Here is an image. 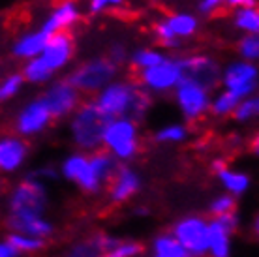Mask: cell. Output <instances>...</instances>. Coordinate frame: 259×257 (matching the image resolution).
Masks as SVG:
<instances>
[{
	"label": "cell",
	"instance_id": "obj_1",
	"mask_svg": "<svg viewBox=\"0 0 259 257\" xmlns=\"http://www.w3.org/2000/svg\"><path fill=\"white\" fill-rule=\"evenodd\" d=\"M91 100L107 120L134 118L136 122H141L152 107V96L137 81L130 79L113 81Z\"/></svg>",
	"mask_w": 259,
	"mask_h": 257
},
{
	"label": "cell",
	"instance_id": "obj_2",
	"mask_svg": "<svg viewBox=\"0 0 259 257\" xmlns=\"http://www.w3.org/2000/svg\"><path fill=\"white\" fill-rule=\"evenodd\" d=\"M107 126L105 118L92 100L81 103L73 115L68 118V137L79 152H98L104 148V132Z\"/></svg>",
	"mask_w": 259,
	"mask_h": 257
},
{
	"label": "cell",
	"instance_id": "obj_3",
	"mask_svg": "<svg viewBox=\"0 0 259 257\" xmlns=\"http://www.w3.org/2000/svg\"><path fill=\"white\" fill-rule=\"evenodd\" d=\"M118 68L109 57H91L81 64L71 68L66 79L70 81L83 96L94 98L98 92L118 79Z\"/></svg>",
	"mask_w": 259,
	"mask_h": 257
},
{
	"label": "cell",
	"instance_id": "obj_4",
	"mask_svg": "<svg viewBox=\"0 0 259 257\" xmlns=\"http://www.w3.org/2000/svg\"><path fill=\"white\" fill-rule=\"evenodd\" d=\"M201 28L199 17L192 12H173L158 19L152 26L156 41L163 51H177L194 39Z\"/></svg>",
	"mask_w": 259,
	"mask_h": 257
},
{
	"label": "cell",
	"instance_id": "obj_5",
	"mask_svg": "<svg viewBox=\"0 0 259 257\" xmlns=\"http://www.w3.org/2000/svg\"><path fill=\"white\" fill-rule=\"evenodd\" d=\"M104 150L115 156L120 163L136 160L141 152V132L139 122L134 118H113L107 120L104 132Z\"/></svg>",
	"mask_w": 259,
	"mask_h": 257
},
{
	"label": "cell",
	"instance_id": "obj_6",
	"mask_svg": "<svg viewBox=\"0 0 259 257\" xmlns=\"http://www.w3.org/2000/svg\"><path fill=\"white\" fill-rule=\"evenodd\" d=\"M47 208V190L41 180L26 177L17 182L8 197V218H36Z\"/></svg>",
	"mask_w": 259,
	"mask_h": 257
},
{
	"label": "cell",
	"instance_id": "obj_7",
	"mask_svg": "<svg viewBox=\"0 0 259 257\" xmlns=\"http://www.w3.org/2000/svg\"><path fill=\"white\" fill-rule=\"evenodd\" d=\"M184 77H186L184 55H171L162 64L137 73V83L150 96H165L173 94L177 87L184 81Z\"/></svg>",
	"mask_w": 259,
	"mask_h": 257
},
{
	"label": "cell",
	"instance_id": "obj_8",
	"mask_svg": "<svg viewBox=\"0 0 259 257\" xmlns=\"http://www.w3.org/2000/svg\"><path fill=\"white\" fill-rule=\"evenodd\" d=\"M53 115L47 103L44 102L41 96L30 98V100H25L19 107L15 109V113L12 115V134L19 135L23 139H32V137H38L44 132L51 128L53 124Z\"/></svg>",
	"mask_w": 259,
	"mask_h": 257
},
{
	"label": "cell",
	"instance_id": "obj_9",
	"mask_svg": "<svg viewBox=\"0 0 259 257\" xmlns=\"http://www.w3.org/2000/svg\"><path fill=\"white\" fill-rule=\"evenodd\" d=\"M212 94V90L207 89L205 84L197 83L192 77H184V81L177 87L171 96L184 122L194 124L210 113Z\"/></svg>",
	"mask_w": 259,
	"mask_h": 257
},
{
	"label": "cell",
	"instance_id": "obj_10",
	"mask_svg": "<svg viewBox=\"0 0 259 257\" xmlns=\"http://www.w3.org/2000/svg\"><path fill=\"white\" fill-rule=\"evenodd\" d=\"M220 89L229 90L240 100L253 96L259 92V66L240 60V58H231L227 60L222 68V81Z\"/></svg>",
	"mask_w": 259,
	"mask_h": 257
},
{
	"label": "cell",
	"instance_id": "obj_11",
	"mask_svg": "<svg viewBox=\"0 0 259 257\" xmlns=\"http://www.w3.org/2000/svg\"><path fill=\"white\" fill-rule=\"evenodd\" d=\"M173 235L188 257H207L210 250V225L201 216H186L173 225Z\"/></svg>",
	"mask_w": 259,
	"mask_h": 257
},
{
	"label": "cell",
	"instance_id": "obj_12",
	"mask_svg": "<svg viewBox=\"0 0 259 257\" xmlns=\"http://www.w3.org/2000/svg\"><path fill=\"white\" fill-rule=\"evenodd\" d=\"M39 96L44 98V102L47 103L55 120L70 118L83 103V94L66 77L55 79L51 84H47Z\"/></svg>",
	"mask_w": 259,
	"mask_h": 257
},
{
	"label": "cell",
	"instance_id": "obj_13",
	"mask_svg": "<svg viewBox=\"0 0 259 257\" xmlns=\"http://www.w3.org/2000/svg\"><path fill=\"white\" fill-rule=\"evenodd\" d=\"M60 173L66 180L73 182L84 193H98L104 184L92 167L91 154L87 152H71L60 163Z\"/></svg>",
	"mask_w": 259,
	"mask_h": 257
},
{
	"label": "cell",
	"instance_id": "obj_14",
	"mask_svg": "<svg viewBox=\"0 0 259 257\" xmlns=\"http://www.w3.org/2000/svg\"><path fill=\"white\" fill-rule=\"evenodd\" d=\"M75 55V41L70 32H60L51 36L49 44L46 45L44 53L36 57L39 60V64L44 66L55 79H59L60 71L68 70V66L71 64Z\"/></svg>",
	"mask_w": 259,
	"mask_h": 257
},
{
	"label": "cell",
	"instance_id": "obj_15",
	"mask_svg": "<svg viewBox=\"0 0 259 257\" xmlns=\"http://www.w3.org/2000/svg\"><path fill=\"white\" fill-rule=\"evenodd\" d=\"M184 66H186V77L195 79L197 83L205 84L212 92L218 90L224 64H220V60L214 55L201 51L184 55Z\"/></svg>",
	"mask_w": 259,
	"mask_h": 257
},
{
	"label": "cell",
	"instance_id": "obj_16",
	"mask_svg": "<svg viewBox=\"0 0 259 257\" xmlns=\"http://www.w3.org/2000/svg\"><path fill=\"white\" fill-rule=\"evenodd\" d=\"M81 17H83V12L77 0H60L49 10L39 26L49 36H55L60 32H70L73 26L79 25Z\"/></svg>",
	"mask_w": 259,
	"mask_h": 257
},
{
	"label": "cell",
	"instance_id": "obj_17",
	"mask_svg": "<svg viewBox=\"0 0 259 257\" xmlns=\"http://www.w3.org/2000/svg\"><path fill=\"white\" fill-rule=\"evenodd\" d=\"M51 36L41 28V26H36V28H28L25 32H21L19 36L10 41V47H8V55L17 60L21 64H25L28 60L39 57L46 45L49 44Z\"/></svg>",
	"mask_w": 259,
	"mask_h": 257
},
{
	"label": "cell",
	"instance_id": "obj_18",
	"mask_svg": "<svg viewBox=\"0 0 259 257\" xmlns=\"http://www.w3.org/2000/svg\"><path fill=\"white\" fill-rule=\"evenodd\" d=\"M30 156V145L15 134L0 137V169L2 173H15L26 163Z\"/></svg>",
	"mask_w": 259,
	"mask_h": 257
},
{
	"label": "cell",
	"instance_id": "obj_19",
	"mask_svg": "<svg viewBox=\"0 0 259 257\" xmlns=\"http://www.w3.org/2000/svg\"><path fill=\"white\" fill-rule=\"evenodd\" d=\"M210 225V257H229L231 250V242L229 238L237 231L239 227V216L237 212L224 214V216H216L208 222Z\"/></svg>",
	"mask_w": 259,
	"mask_h": 257
},
{
	"label": "cell",
	"instance_id": "obj_20",
	"mask_svg": "<svg viewBox=\"0 0 259 257\" xmlns=\"http://www.w3.org/2000/svg\"><path fill=\"white\" fill-rule=\"evenodd\" d=\"M141 188V177L136 169L126 163H120L117 175L109 182V201L113 205H122L130 201Z\"/></svg>",
	"mask_w": 259,
	"mask_h": 257
},
{
	"label": "cell",
	"instance_id": "obj_21",
	"mask_svg": "<svg viewBox=\"0 0 259 257\" xmlns=\"http://www.w3.org/2000/svg\"><path fill=\"white\" fill-rule=\"evenodd\" d=\"M216 179L220 180V184L227 190V193L231 195H242L250 188V177H248L244 171H239V169L229 167L226 163V160L222 158H216V160L210 163Z\"/></svg>",
	"mask_w": 259,
	"mask_h": 257
},
{
	"label": "cell",
	"instance_id": "obj_22",
	"mask_svg": "<svg viewBox=\"0 0 259 257\" xmlns=\"http://www.w3.org/2000/svg\"><path fill=\"white\" fill-rule=\"evenodd\" d=\"M8 227L12 233H21L26 237L36 238H47L53 235V224L44 216H36V218H8Z\"/></svg>",
	"mask_w": 259,
	"mask_h": 257
},
{
	"label": "cell",
	"instance_id": "obj_23",
	"mask_svg": "<svg viewBox=\"0 0 259 257\" xmlns=\"http://www.w3.org/2000/svg\"><path fill=\"white\" fill-rule=\"evenodd\" d=\"M167 58L165 51L162 47H150V45H139L132 51V57H130V66L141 73V71H147L154 66L162 64L163 60Z\"/></svg>",
	"mask_w": 259,
	"mask_h": 257
},
{
	"label": "cell",
	"instance_id": "obj_24",
	"mask_svg": "<svg viewBox=\"0 0 259 257\" xmlns=\"http://www.w3.org/2000/svg\"><path fill=\"white\" fill-rule=\"evenodd\" d=\"M229 25L240 36H244V34H259V6L231 10Z\"/></svg>",
	"mask_w": 259,
	"mask_h": 257
},
{
	"label": "cell",
	"instance_id": "obj_25",
	"mask_svg": "<svg viewBox=\"0 0 259 257\" xmlns=\"http://www.w3.org/2000/svg\"><path fill=\"white\" fill-rule=\"evenodd\" d=\"M240 98H237L235 94H231L229 90L218 89L212 94V103H210V115L214 118H233L235 111L239 109Z\"/></svg>",
	"mask_w": 259,
	"mask_h": 257
},
{
	"label": "cell",
	"instance_id": "obj_26",
	"mask_svg": "<svg viewBox=\"0 0 259 257\" xmlns=\"http://www.w3.org/2000/svg\"><path fill=\"white\" fill-rule=\"evenodd\" d=\"M152 137L158 145H181L190 137V130L184 122H167L156 130Z\"/></svg>",
	"mask_w": 259,
	"mask_h": 257
},
{
	"label": "cell",
	"instance_id": "obj_27",
	"mask_svg": "<svg viewBox=\"0 0 259 257\" xmlns=\"http://www.w3.org/2000/svg\"><path fill=\"white\" fill-rule=\"evenodd\" d=\"M25 84H26V79L21 73V70L6 71L2 75V79H0V102L8 103L12 102V100H15L23 92Z\"/></svg>",
	"mask_w": 259,
	"mask_h": 257
},
{
	"label": "cell",
	"instance_id": "obj_28",
	"mask_svg": "<svg viewBox=\"0 0 259 257\" xmlns=\"http://www.w3.org/2000/svg\"><path fill=\"white\" fill-rule=\"evenodd\" d=\"M152 257H188V253L173 233H162L152 242Z\"/></svg>",
	"mask_w": 259,
	"mask_h": 257
},
{
	"label": "cell",
	"instance_id": "obj_29",
	"mask_svg": "<svg viewBox=\"0 0 259 257\" xmlns=\"http://www.w3.org/2000/svg\"><path fill=\"white\" fill-rule=\"evenodd\" d=\"M235 55L240 60H246L259 66V34H244L235 41Z\"/></svg>",
	"mask_w": 259,
	"mask_h": 257
},
{
	"label": "cell",
	"instance_id": "obj_30",
	"mask_svg": "<svg viewBox=\"0 0 259 257\" xmlns=\"http://www.w3.org/2000/svg\"><path fill=\"white\" fill-rule=\"evenodd\" d=\"M130 0H84V10L89 15L98 17V15H105V13L122 12L128 8Z\"/></svg>",
	"mask_w": 259,
	"mask_h": 257
},
{
	"label": "cell",
	"instance_id": "obj_31",
	"mask_svg": "<svg viewBox=\"0 0 259 257\" xmlns=\"http://www.w3.org/2000/svg\"><path fill=\"white\" fill-rule=\"evenodd\" d=\"M233 120L239 124H252L259 120V92L240 102L239 109L235 111Z\"/></svg>",
	"mask_w": 259,
	"mask_h": 257
},
{
	"label": "cell",
	"instance_id": "obj_32",
	"mask_svg": "<svg viewBox=\"0 0 259 257\" xmlns=\"http://www.w3.org/2000/svg\"><path fill=\"white\" fill-rule=\"evenodd\" d=\"M6 240L15 248V250L19 251V253H32V251H38L46 246V240H44V238L26 237V235H21V233H10L6 237Z\"/></svg>",
	"mask_w": 259,
	"mask_h": 257
},
{
	"label": "cell",
	"instance_id": "obj_33",
	"mask_svg": "<svg viewBox=\"0 0 259 257\" xmlns=\"http://www.w3.org/2000/svg\"><path fill=\"white\" fill-rule=\"evenodd\" d=\"M100 255H102V253H100V248H98L96 238L92 235L91 238L81 240V242L71 246L66 257H100Z\"/></svg>",
	"mask_w": 259,
	"mask_h": 257
},
{
	"label": "cell",
	"instance_id": "obj_34",
	"mask_svg": "<svg viewBox=\"0 0 259 257\" xmlns=\"http://www.w3.org/2000/svg\"><path fill=\"white\" fill-rule=\"evenodd\" d=\"M237 208V201H235V195L231 193H226V195H220L210 203L208 206V212L212 214V218L216 216H224V214H231L235 212Z\"/></svg>",
	"mask_w": 259,
	"mask_h": 257
},
{
	"label": "cell",
	"instance_id": "obj_35",
	"mask_svg": "<svg viewBox=\"0 0 259 257\" xmlns=\"http://www.w3.org/2000/svg\"><path fill=\"white\" fill-rule=\"evenodd\" d=\"M107 57H109L111 60L120 68L122 64H130L132 51H130L128 45L124 44V41H113V44L109 45V53H107Z\"/></svg>",
	"mask_w": 259,
	"mask_h": 257
},
{
	"label": "cell",
	"instance_id": "obj_36",
	"mask_svg": "<svg viewBox=\"0 0 259 257\" xmlns=\"http://www.w3.org/2000/svg\"><path fill=\"white\" fill-rule=\"evenodd\" d=\"M143 251V244L139 242H120L115 250L107 251L100 257H136Z\"/></svg>",
	"mask_w": 259,
	"mask_h": 257
},
{
	"label": "cell",
	"instance_id": "obj_37",
	"mask_svg": "<svg viewBox=\"0 0 259 257\" xmlns=\"http://www.w3.org/2000/svg\"><path fill=\"white\" fill-rule=\"evenodd\" d=\"M222 8H227V0H199L197 2V12L199 15H214L216 12H220Z\"/></svg>",
	"mask_w": 259,
	"mask_h": 257
},
{
	"label": "cell",
	"instance_id": "obj_38",
	"mask_svg": "<svg viewBox=\"0 0 259 257\" xmlns=\"http://www.w3.org/2000/svg\"><path fill=\"white\" fill-rule=\"evenodd\" d=\"M30 177H34V179H38V180H53V179H57V171L53 167H41V169H36L34 173H30Z\"/></svg>",
	"mask_w": 259,
	"mask_h": 257
},
{
	"label": "cell",
	"instance_id": "obj_39",
	"mask_svg": "<svg viewBox=\"0 0 259 257\" xmlns=\"http://www.w3.org/2000/svg\"><path fill=\"white\" fill-rule=\"evenodd\" d=\"M259 0H227V8L229 10H237V8H250L259 6Z\"/></svg>",
	"mask_w": 259,
	"mask_h": 257
},
{
	"label": "cell",
	"instance_id": "obj_40",
	"mask_svg": "<svg viewBox=\"0 0 259 257\" xmlns=\"http://www.w3.org/2000/svg\"><path fill=\"white\" fill-rule=\"evenodd\" d=\"M17 255H19V251L15 250L8 240H4L0 244V257H17Z\"/></svg>",
	"mask_w": 259,
	"mask_h": 257
},
{
	"label": "cell",
	"instance_id": "obj_41",
	"mask_svg": "<svg viewBox=\"0 0 259 257\" xmlns=\"http://www.w3.org/2000/svg\"><path fill=\"white\" fill-rule=\"evenodd\" d=\"M248 148L255 158H259V130L250 137V143H248Z\"/></svg>",
	"mask_w": 259,
	"mask_h": 257
},
{
	"label": "cell",
	"instance_id": "obj_42",
	"mask_svg": "<svg viewBox=\"0 0 259 257\" xmlns=\"http://www.w3.org/2000/svg\"><path fill=\"white\" fill-rule=\"evenodd\" d=\"M253 235H255L259 240V216L255 218V222H253Z\"/></svg>",
	"mask_w": 259,
	"mask_h": 257
}]
</instances>
